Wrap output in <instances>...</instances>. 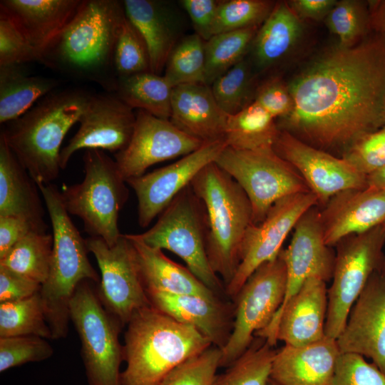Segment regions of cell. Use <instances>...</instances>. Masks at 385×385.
Returning <instances> with one entry per match:
<instances>
[{
    "label": "cell",
    "mask_w": 385,
    "mask_h": 385,
    "mask_svg": "<svg viewBox=\"0 0 385 385\" xmlns=\"http://www.w3.org/2000/svg\"><path fill=\"white\" fill-rule=\"evenodd\" d=\"M164 71V77L173 88L205 84V41L195 33L181 38L172 50Z\"/></svg>",
    "instance_id": "38"
},
{
    "label": "cell",
    "mask_w": 385,
    "mask_h": 385,
    "mask_svg": "<svg viewBox=\"0 0 385 385\" xmlns=\"http://www.w3.org/2000/svg\"><path fill=\"white\" fill-rule=\"evenodd\" d=\"M328 385H385V374L359 354L341 353Z\"/></svg>",
    "instance_id": "46"
},
{
    "label": "cell",
    "mask_w": 385,
    "mask_h": 385,
    "mask_svg": "<svg viewBox=\"0 0 385 385\" xmlns=\"http://www.w3.org/2000/svg\"><path fill=\"white\" fill-rule=\"evenodd\" d=\"M336 340L341 353L369 358L385 374V275L381 270L370 277Z\"/></svg>",
    "instance_id": "20"
},
{
    "label": "cell",
    "mask_w": 385,
    "mask_h": 385,
    "mask_svg": "<svg viewBox=\"0 0 385 385\" xmlns=\"http://www.w3.org/2000/svg\"><path fill=\"white\" fill-rule=\"evenodd\" d=\"M275 2L267 0H222L213 27V36L227 31L260 26Z\"/></svg>",
    "instance_id": "42"
},
{
    "label": "cell",
    "mask_w": 385,
    "mask_h": 385,
    "mask_svg": "<svg viewBox=\"0 0 385 385\" xmlns=\"http://www.w3.org/2000/svg\"><path fill=\"white\" fill-rule=\"evenodd\" d=\"M53 349L45 338L34 335L0 337V372L51 357Z\"/></svg>",
    "instance_id": "44"
},
{
    "label": "cell",
    "mask_w": 385,
    "mask_h": 385,
    "mask_svg": "<svg viewBox=\"0 0 385 385\" xmlns=\"http://www.w3.org/2000/svg\"><path fill=\"white\" fill-rule=\"evenodd\" d=\"M383 225H384V229H385V222L383 223ZM381 272L385 275V257H384V260L382 267L381 268Z\"/></svg>",
    "instance_id": "55"
},
{
    "label": "cell",
    "mask_w": 385,
    "mask_h": 385,
    "mask_svg": "<svg viewBox=\"0 0 385 385\" xmlns=\"http://www.w3.org/2000/svg\"><path fill=\"white\" fill-rule=\"evenodd\" d=\"M91 95L78 88L53 91L1 130L8 145L37 185L51 183L58 176L62 142L78 123Z\"/></svg>",
    "instance_id": "3"
},
{
    "label": "cell",
    "mask_w": 385,
    "mask_h": 385,
    "mask_svg": "<svg viewBox=\"0 0 385 385\" xmlns=\"http://www.w3.org/2000/svg\"><path fill=\"white\" fill-rule=\"evenodd\" d=\"M38 61L40 56L13 21L0 11V66Z\"/></svg>",
    "instance_id": "47"
},
{
    "label": "cell",
    "mask_w": 385,
    "mask_h": 385,
    "mask_svg": "<svg viewBox=\"0 0 385 385\" xmlns=\"http://www.w3.org/2000/svg\"><path fill=\"white\" fill-rule=\"evenodd\" d=\"M228 115L218 106L208 85L183 84L173 89L170 120L203 143L224 138Z\"/></svg>",
    "instance_id": "26"
},
{
    "label": "cell",
    "mask_w": 385,
    "mask_h": 385,
    "mask_svg": "<svg viewBox=\"0 0 385 385\" xmlns=\"http://www.w3.org/2000/svg\"><path fill=\"white\" fill-rule=\"evenodd\" d=\"M128 146L115 154L118 170L125 180L140 177L163 161L185 156L205 143L177 128L170 120L138 110Z\"/></svg>",
    "instance_id": "15"
},
{
    "label": "cell",
    "mask_w": 385,
    "mask_h": 385,
    "mask_svg": "<svg viewBox=\"0 0 385 385\" xmlns=\"http://www.w3.org/2000/svg\"><path fill=\"white\" fill-rule=\"evenodd\" d=\"M133 110L115 93L92 94L78 121V131L60 153L64 170L79 150L96 149L117 153L129 144L135 125Z\"/></svg>",
    "instance_id": "18"
},
{
    "label": "cell",
    "mask_w": 385,
    "mask_h": 385,
    "mask_svg": "<svg viewBox=\"0 0 385 385\" xmlns=\"http://www.w3.org/2000/svg\"><path fill=\"white\" fill-rule=\"evenodd\" d=\"M222 350L210 346L171 370L159 385H214Z\"/></svg>",
    "instance_id": "43"
},
{
    "label": "cell",
    "mask_w": 385,
    "mask_h": 385,
    "mask_svg": "<svg viewBox=\"0 0 385 385\" xmlns=\"http://www.w3.org/2000/svg\"><path fill=\"white\" fill-rule=\"evenodd\" d=\"M222 0H182L180 4L187 12L195 34L205 41L213 36V27Z\"/></svg>",
    "instance_id": "49"
},
{
    "label": "cell",
    "mask_w": 385,
    "mask_h": 385,
    "mask_svg": "<svg viewBox=\"0 0 385 385\" xmlns=\"http://www.w3.org/2000/svg\"><path fill=\"white\" fill-rule=\"evenodd\" d=\"M101 271L98 296L106 309L125 326L138 309L151 305L138 270L133 247L126 235L109 246L101 238L86 239Z\"/></svg>",
    "instance_id": "13"
},
{
    "label": "cell",
    "mask_w": 385,
    "mask_h": 385,
    "mask_svg": "<svg viewBox=\"0 0 385 385\" xmlns=\"http://www.w3.org/2000/svg\"><path fill=\"white\" fill-rule=\"evenodd\" d=\"M287 86L294 106L276 120L279 129L342 158L358 139L385 124V35L371 33L348 48L337 44Z\"/></svg>",
    "instance_id": "1"
},
{
    "label": "cell",
    "mask_w": 385,
    "mask_h": 385,
    "mask_svg": "<svg viewBox=\"0 0 385 385\" xmlns=\"http://www.w3.org/2000/svg\"><path fill=\"white\" fill-rule=\"evenodd\" d=\"M385 229L382 225L351 235L335 246L332 282L328 289L325 335L337 339L349 312L371 275L380 270L384 260Z\"/></svg>",
    "instance_id": "11"
},
{
    "label": "cell",
    "mask_w": 385,
    "mask_h": 385,
    "mask_svg": "<svg viewBox=\"0 0 385 385\" xmlns=\"http://www.w3.org/2000/svg\"><path fill=\"white\" fill-rule=\"evenodd\" d=\"M315 205L317 198L312 192L291 195L275 202L261 222L250 224L242 240L237 271L225 287L227 297L234 299L259 266L277 257L299 217Z\"/></svg>",
    "instance_id": "14"
},
{
    "label": "cell",
    "mask_w": 385,
    "mask_h": 385,
    "mask_svg": "<svg viewBox=\"0 0 385 385\" xmlns=\"http://www.w3.org/2000/svg\"><path fill=\"white\" fill-rule=\"evenodd\" d=\"M47 225H41L21 216H0V259L25 235L31 232H46Z\"/></svg>",
    "instance_id": "50"
},
{
    "label": "cell",
    "mask_w": 385,
    "mask_h": 385,
    "mask_svg": "<svg viewBox=\"0 0 385 385\" xmlns=\"http://www.w3.org/2000/svg\"><path fill=\"white\" fill-rule=\"evenodd\" d=\"M82 0H1L0 11L41 56L76 14Z\"/></svg>",
    "instance_id": "25"
},
{
    "label": "cell",
    "mask_w": 385,
    "mask_h": 385,
    "mask_svg": "<svg viewBox=\"0 0 385 385\" xmlns=\"http://www.w3.org/2000/svg\"><path fill=\"white\" fill-rule=\"evenodd\" d=\"M135 252L143 284L148 292L220 297L186 267L167 257L160 249L145 244L137 235H126Z\"/></svg>",
    "instance_id": "28"
},
{
    "label": "cell",
    "mask_w": 385,
    "mask_h": 385,
    "mask_svg": "<svg viewBox=\"0 0 385 385\" xmlns=\"http://www.w3.org/2000/svg\"><path fill=\"white\" fill-rule=\"evenodd\" d=\"M254 101L276 120L287 116L294 106L287 83L277 76L270 78L258 86Z\"/></svg>",
    "instance_id": "48"
},
{
    "label": "cell",
    "mask_w": 385,
    "mask_h": 385,
    "mask_svg": "<svg viewBox=\"0 0 385 385\" xmlns=\"http://www.w3.org/2000/svg\"><path fill=\"white\" fill-rule=\"evenodd\" d=\"M328 309L326 282L309 278L271 322L255 336L274 346L277 341L291 346H303L323 339Z\"/></svg>",
    "instance_id": "19"
},
{
    "label": "cell",
    "mask_w": 385,
    "mask_h": 385,
    "mask_svg": "<svg viewBox=\"0 0 385 385\" xmlns=\"http://www.w3.org/2000/svg\"><path fill=\"white\" fill-rule=\"evenodd\" d=\"M20 66H0L1 124L19 118L59 85L55 78L29 76Z\"/></svg>",
    "instance_id": "31"
},
{
    "label": "cell",
    "mask_w": 385,
    "mask_h": 385,
    "mask_svg": "<svg viewBox=\"0 0 385 385\" xmlns=\"http://www.w3.org/2000/svg\"><path fill=\"white\" fill-rule=\"evenodd\" d=\"M38 187L53 230L50 270L40 294L52 339H57L67 336L70 302L78 284L86 279H100L88 260L86 239L71 221L60 191L51 183Z\"/></svg>",
    "instance_id": "5"
},
{
    "label": "cell",
    "mask_w": 385,
    "mask_h": 385,
    "mask_svg": "<svg viewBox=\"0 0 385 385\" xmlns=\"http://www.w3.org/2000/svg\"><path fill=\"white\" fill-rule=\"evenodd\" d=\"M150 304L174 319L195 327L221 349L230 336L234 306L220 297L148 292Z\"/></svg>",
    "instance_id": "23"
},
{
    "label": "cell",
    "mask_w": 385,
    "mask_h": 385,
    "mask_svg": "<svg viewBox=\"0 0 385 385\" xmlns=\"http://www.w3.org/2000/svg\"><path fill=\"white\" fill-rule=\"evenodd\" d=\"M265 339L252 341L227 370L217 375L214 385H267L276 353Z\"/></svg>",
    "instance_id": "37"
},
{
    "label": "cell",
    "mask_w": 385,
    "mask_h": 385,
    "mask_svg": "<svg viewBox=\"0 0 385 385\" xmlns=\"http://www.w3.org/2000/svg\"><path fill=\"white\" fill-rule=\"evenodd\" d=\"M302 33V21L288 2H277L250 47L256 66L267 69L278 63L290 53Z\"/></svg>",
    "instance_id": "30"
},
{
    "label": "cell",
    "mask_w": 385,
    "mask_h": 385,
    "mask_svg": "<svg viewBox=\"0 0 385 385\" xmlns=\"http://www.w3.org/2000/svg\"><path fill=\"white\" fill-rule=\"evenodd\" d=\"M367 3L371 33L385 35V0H371Z\"/></svg>",
    "instance_id": "53"
},
{
    "label": "cell",
    "mask_w": 385,
    "mask_h": 385,
    "mask_svg": "<svg viewBox=\"0 0 385 385\" xmlns=\"http://www.w3.org/2000/svg\"><path fill=\"white\" fill-rule=\"evenodd\" d=\"M267 385H279V384L270 379L267 383Z\"/></svg>",
    "instance_id": "56"
},
{
    "label": "cell",
    "mask_w": 385,
    "mask_h": 385,
    "mask_svg": "<svg viewBox=\"0 0 385 385\" xmlns=\"http://www.w3.org/2000/svg\"><path fill=\"white\" fill-rule=\"evenodd\" d=\"M287 269L283 249L276 258L259 266L233 299L234 319L229 339L222 350L220 367L234 362L271 322L284 301Z\"/></svg>",
    "instance_id": "12"
},
{
    "label": "cell",
    "mask_w": 385,
    "mask_h": 385,
    "mask_svg": "<svg viewBox=\"0 0 385 385\" xmlns=\"http://www.w3.org/2000/svg\"><path fill=\"white\" fill-rule=\"evenodd\" d=\"M113 66L117 80L151 71L146 43L127 16L120 26L116 38Z\"/></svg>",
    "instance_id": "41"
},
{
    "label": "cell",
    "mask_w": 385,
    "mask_h": 385,
    "mask_svg": "<svg viewBox=\"0 0 385 385\" xmlns=\"http://www.w3.org/2000/svg\"><path fill=\"white\" fill-rule=\"evenodd\" d=\"M215 163L246 193L254 225L261 222L279 199L311 192L299 172L273 148L239 150L227 146Z\"/></svg>",
    "instance_id": "10"
},
{
    "label": "cell",
    "mask_w": 385,
    "mask_h": 385,
    "mask_svg": "<svg viewBox=\"0 0 385 385\" xmlns=\"http://www.w3.org/2000/svg\"><path fill=\"white\" fill-rule=\"evenodd\" d=\"M207 230L205 206L190 184L160 213L153 227L137 235L151 247L175 254L200 281L220 297L225 293V287L208 260Z\"/></svg>",
    "instance_id": "8"
},
{
    "label": "cell",
    "mask_w": 385,
    "mask_h": 385,
    "mask_svg": "<svg viewBox=\"0 0 385 385\" xmlns=\"http://www.w3.org/2000/svg\"><path fill=\"white\" fill-rule=\"evenodd\" d=\"M356 171L367 176L385 165V124L354 142L342 157Z\"/></svg>",
    "instance_id": "45"
},
{
    "label": "cell",
    "mask_w": 385,
    "mask_h": 385,
    "mask_svg": "<svg viewBox=\"0 0 385 385\" xmlns=\"http://www.w3.org/2000/svg\"><path fill=\"white\" fill-rule=\"evenodd\" d=\"M260 27L218 34L205 41V84L210 86L217 78L245 58Z\"/></svg>",
    "instance_id": "35"
},
{
    "label": "cell",
    "mask_w": 385,
    "mask_h": 385,
    "mask_svg": "<svg viewBox=\"0 0 385 385\" xmlns=\"http://www.w3.org/2000/svg\"><path fill=\"white\" fill-rule=\"evenodd\" d=\"M287 283L282 309L311 277L325 282L332 277L335 254L324 240L320 209L315 205L307 210L293 229L290 244L283 249ZM277 311V312H278Z\"/></svg>",
    "instance_id": "21"
},
{
    "label": "cell",
    "mask_w": 385,
    "mask_h": 385,
    "mask_svg": "<svg viewBox=\"0 0 385 385\" xmlns=\"http://www.w3.org/2000/svg\"><path fill=\"white\" fill-rule=\"evenodd\" d=\"M248 61L243 58L210 86L214 98L227 115L236 114L252 103L257 88Z\"/></svg>",
    "instance_id": "39"
},
{
    "label": "cell",
    "mask_w": 385,
    "mask_h": 385,
    "mask_svg": "<svg viewBox=\"0 0 385 385\" xmlns=\"http://www.w3.org/2000/svg\"><path fill=\"white\" fill-rule=\"evenodd\" d=\"M24 335L52 339L40 292L23 299L0 303V337Z\"/></svg>",
    "instance_id": "36"
},
{
    "label": "cell",
    "mask_w": 385,
    "mask_h": 385,
    "mask_svg": "<svg viewBox=\"0 0 385 385\" xmlns=\"http://www.w3.org/2000/svg\"><path fill=\"white\" fill-rule=\"evenodd\" d=\"M83 160L85 177L80 183L63 186V204L70 215L81 219L91 237L112 246L121 235L118 217L128 198V184L115 160L103 150H86Z\"/></svg>",
    "instance_id": "7"
},
{
    "label": "cell",
    "mask_w": 385,
    "mask_h": 385,
    "mask_svg": "<svg viewBox=\"0 0 385 385\" xmlns=\"http://www.w3.org/2000/svg\"><path fill=\"white\" fill-rule=\"evenodd\" d=\"M190 185L206 210L209 262L225 287L237 271L242 240L252 224L251 203L240 185L215 162L203 168Z\"/></svg>",
    "instance_id": "6"
},
{
    "label": "cell",
    "mask_w": 385,
    "mask_h": 385,
    "mask_svg": "<svg viewBox=\"0 0 385 385\" xmlns=\"http://www.w3.org/2000/svg\"><path fill=\"white\" fill-rule=\"evenodd\" d=\"M227 146L224 138L205 143L170 165L128 180L127 184L137 197L139 225L148 227L203 168L215 161Z\"/></svg>",
    "instance_id": "16"
},
{
    "label": "cell",
    "mask_w": 385,
    "mask_h": 385,
    "mask_svg": "<svg viewBox=\"0 0 385 385\" xmlns=\"http://www.w3.org/2000/svg\"><path fill=\"white\" fill-rule=\"evenodd\" d=\"M368 186L385 190V165L366 176Z\"/></svg>",
    "instance_id": "54"
},
{
    "label": "cell",
    "mask_w": 385,
    "mask_h": 385,
    "mask_svg": "<svg viewBox=\"0 0 385 385\" xmlns=\"http://www.w3.org/2000/svg\"><path fill=\"white\" fill-rule=\"evenodd\" d=\"M125 16L123 1L82 0L73 19L44 50L40 63L114 92V49Z\"/></svg>",
    "instance_id": "2"
},
{
    "label": "cell",
    "mask_w": 385,
    "mask_h": 385,
    "mask_svg": "<svg viewBox=\"0 0 385 385\" xmlns=\"http://www.w3.org/2000/svg\"><path fill=\"white\" fill-rule=\"evenodd\" d=\"M53 235L31 232L0 259V266L43 284L49 274Z\"/></svg>",
    "instance_id": "34"
},
{
    "label": "cell",
    "mask_w": 385,
    "mask_h": 385,
    "mask_svg": "<svg viewBox=\"0 0 385 385\" xmlns=\"http://www.w3.org/2000/svg\"><path fill=\"white\" fill-rule=\"evenodd\" d=\"M126 325L120 385H159L175 367L212 345L192 326L152 305L136 311Z\"/></svg>",
    "instance_id": "4"
},
{
    "label": "cell",
    "mask_w": 385,
    "mask_h": 385,
    "mask_svg": "<svg viewBox=\"0 0 385 385\" xmlns=\"http://www.w3.org/2000/svg\"><path fill=\"white\" fill-rule=\"evenodd\" d=\"M382 116H383L384 121L385 123V98H384V106H383Z\"/></svg>",
    "instance_id": "57"
},
{
    "label": "cell",
    "mask_w": 385,
    "mask_h": 385,
    "mask_svg": "<svg viewBox=\"0 0 385 385\" xmlns=\"http://www.w3.org/2000/svg\"><path fill=\"white\" fill-rule=\"evenodd\" d=\"M41 287V284L0 266V303L29 297Z\"/></svg>",
    "instance_id": "51"
},
{
    "label": "cell",
    "mask_w": 385,
    "mask_h": 385,
    "mask_svg": "<svg viewBox=\"0 0 385 385\" xmlns=\"http://www.w3.org/2000/svg\"><path fill=\"white\" fill-rule=\"evenodd\" d=\"M173 89L164 76L148 71L118 79L113 93L133 110L170 120Z\"/></svg>",
    "instance_id": "32"
},
{
    "label": "cell",
    "mask_w": 385,
    "mask_h": 385,
    "mask_svg": "<svg viewBox=\"0 0 385 385\" xmlns=\"http://www.w3.org/2000/svg\"><path fill=\"white\" fill-rule=\"evenodd\" d=\"M39 188L0 134V216H21L46 225Z\"/></svg>",
    "instance_id": "29"
},
{
    "label": "cell",
    "mask_w": 385,
    "mask_h": 385,
    "mask_svg": "<svg viewBox=\"0 0 385 385\" xmlns=\"http://www.w3.org/2000/svg\"><path fill=\"white\" fill-rule=\"evenodd\" d=\"M273 149L299 172L317 197L318 206L324 207L341 191L368 186L366 176L344 159L312 147L287 131H279Z\"/></svg>",
    "instance_id": "17"
},
{
    "label": "cell",
    "mask_w": 385,
    "mask_h": 385,
    "mask_svg": "<svg viewBox=\"0 0 385 385\" xmlns=\"http://www.w3.org/2000/svg\"><path fill=\"white\" fill-rule=\"evenodd\" d=\"M279 131L276 119L253 101L228 115L224 139L228 147L239 150L273 148Z\"/></svg>",
    "instance_id": "33"
},
{
    "label": "cell",
    "mask_w": 385,
    "mask_h": 385,
    "mask_svg": "<svg viewBox=\"0 0 385 385\" xmlns=\"http://www.w3.org/2000/svg\"><path fill=\"white\" fill-rule=\"evenodd\" d=\"M324 240L329 247L385 222V190L367 186L332 196L320 210Z\"/></svg>",
    "instance_id": "22"
},
{
    "label": "cell",
    "mask_w": 385,
    "mask_h": 385,
    "mask_svg": "<svg viewBox=\"0 0 385 385\" xmlns=\"http://www.w3.org/2000/svg\"><path fill=\"white\" fill-rule=\"evenodd\" d=\"M287 2L291 9L301 20H321L326 18L337 1L292 0Z\"/></svg>",
    "instance_id": "52"
},
{
    "label": "cell",
    "mask_w": 385,
    "mask_h": 385,
    "mask_svg": "<svg viewBox=\"0 0 385 385\" xmlns=\"http://www.w3.org/2000/svg\"><path fill=\"white\" fill-rule=\"evenodd\" d=\"M125 15L145 40L151 72L160 75L168 58L180 40V26L169 2L159 0H124Z\"/></svg>",
    "instance_id": "27"
},
{
    "label": "cell",
    "mask_w": 385,
    "mask_h": 385,
    "mask_svg": "<svg viewBox=\"0 0 385 385\" xmlns=\"http://www.w3.org/2000/svg\"><path fill=\"white\" fill-rule=\"evenodd\" d=\"M340 354L337 340L327 336L303 346L285 344L276 351L270 379L279 385H328Z\"/></svg>",
    "instance_id": "24"
},
{
    "label": "cell",
    "mask_w": 385,
    "mask_h": 385,
    "mask_svg": "<svg viewBox=\"0 0 385 385\" xmlns=\"http://www.w3.org/2000/svg\"><path fill=\"white\" fill-rule=\"evenodd\" d=\"M324 20L329 30L338 36L341 47L355 46L371 34L367 1H337Z\"/></svg>",
    "instance_id": "40"
},
{
    "label": "cell",
    "mask_w": 385,
    "mask_h": 385,
    "mask_svg": "<svg viewBox=\"0 0 385 385\" xmlns=\"http://www.w3.org/2000/svg\"><path fill=\"white\" fill-rule=\"evenodd\" d=\"M91 280L81 282L69 305V317L81 344L88 385H120L123 346L119 341L123 324L101 303Z\"/></svg>",
    "instance_id": "9"
}]
</instances>
